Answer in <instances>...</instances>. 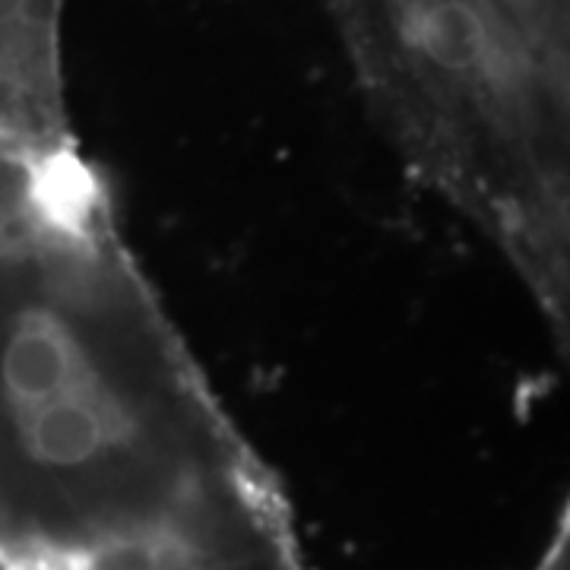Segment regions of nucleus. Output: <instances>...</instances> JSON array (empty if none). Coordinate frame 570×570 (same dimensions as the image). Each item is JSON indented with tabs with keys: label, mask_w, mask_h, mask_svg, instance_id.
<instances>
[{
	"label": "nucleus",
	"mask_w": 570,
	"mask_h": 570,
	"mask_svg": "<svg viewBox=\"0 0 570 570\" xmlns=\"http://www.w3.org/2000/svg\"><path fill=\"white\" fill-rule=\"evenodd\" d=\"M295 532L73 130L0 118V570H137Z\"/></svg>",
	"instance_id": "1"
},
{
	"label": "nucleus",
	"mask_w": 570,
	"mask_h": 570,
	"mask_svg": "<svg viewBox=\"0 0 570 570\" xmlns=\"http://www.w3.org/2000/svg\"><path fill=\"white\" fill-rule=\"evenodd\" d=\"M355 80L415 181L570 336V45L513 0H330Z\"/></svg>",
	"instance_id": "2"
},
{
	"label": "nucleus",
	"mask_w": 570,
	"mask_h": 570,
	"mask_svg": "<svg viewBox=\"0 0 570 570\" xmlns=\"http://www.w3.org/2000/svg\"><path fill=\"white\" fill-rule=\"evenodd\" d=\"M137 570H311L295 532L276 535L266 542H254L245 549L219 551V554H194V558H171L163 564H149Z\"/></svg>",
	"instance_id": "3"
}]
</instances>
